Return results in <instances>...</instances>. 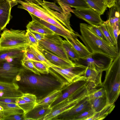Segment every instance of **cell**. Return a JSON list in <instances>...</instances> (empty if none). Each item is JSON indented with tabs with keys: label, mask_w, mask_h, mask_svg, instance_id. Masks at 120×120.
I'll list each match as a JSON object with an SVG mask.
<instances>
[{
	"label": "cell",
	"mask_w": 120,
	"mask_h": 120,
	"mask_svg": "<svg viewBox=\"0 0 120 120\" xmlns=\"http://www.w3.org/2000/svg\"><path fill=\"white\" fill-rule=\"evenodd\" d=\"M89 7L99 13L103 15L107 6L105 0H84Z\"/></svg>",
	"instance_id": "obj_26"
},
{
	"label": "cell",
	"mask_w": 120,
	"mask_h": 120,
	"mask_svg": "<svg viewBox=\"0 0 120 120\" xmlns=\"http://www.w3.org/2000/svg\"><path fill=\"white\" fill-rule=\"evenodd\" d=\"M10 3L11 7L12 8L13 6L18 4L16 2V0H8Z\"/></svg>",
	"instance_id": "obj_49"
},
{
	"label": "cell",
	"mask_w": 120,
	"mask_h": 120,
	"mask_svg": "<svg viewBox=\"0 0 120 120\" xmlns=\"http://www.w3.org/2000/svg\"><path fill=\"white\" fill-rule=\"evenodd\" d=\"M120 25H114L112 27V28L113 35L116 42L117 45V39L118 36L120 34Z\"/></svg>",
	"instance_id": "obj_45"
},
{
	"label": "cell",
	"mask_w": 120,
	"mask_h": 120,
	"mask_svg": "<svg viewBox=\"0 0 120 120\" xmlns=\"http://www.w3.org/2000/svg\"><path fill=\"white\" fill-rule=\"evenodd\" d=\"M21 63L22 66L25 69L30 71L36 74L41 75L40 73L36 68L32 61L30 60L21 61Z\"/></svg>",
	"instance_id": "obj_38"
},
{
	"label": "cell",
	"mask_w": 120,
	"mask_h": 120,
	"mask_svg": "<svg viewBox=\"0 0 120 120\" xmlns=\"http://www.w3.org/2000/svg\"><path fill=\"white\" fill-rule=\"evenodd\" d=\"M62 46L69 58L75 62L80 58L78 53L71 45L66 40H63Z\"/></svg>",
	"instance_id": "obj_28"
},
{
	"label": "cell",
	"mask_w": 120,
	"mask_h": 120,
	"mask_svg": "<svg viewBox=\"0 0 120 120\" xmlns=\"http://www.w3.org/2000/svg\"><path fill=\"white\" fill-rule=\"evenodd\" d=\"M102 86L105 91L107 104L115 103L120 94V52L105 71Z\"/></svg>",
	"instance_id": "obj_3"
},
{
	"label": "cell",
	"mask_w": 120,
	"mask_h": 120,
	"mask_svg": "<svg viewBox=\"0 0 120 120\" xmlns=\"http://www.w3.org/2000/svg\"><path fill=\"white\" fill-rule=\"evenodd\" d=\"M29 3H32L36 4H39L42 1L41 0H23Z\"/></svg>",
	"instance_id": "obj_48"
},
{
	"label": "cell",
	"mask_w": 120,
	"mask_h": 120,
	"mask_svg": "<svg viewBox=\"0 0 120 120\" xmlns=\"http://www.w3.org/2000/svg\"><path fill=\"white\" fill-rule=\"evenodd\" d=\"M95 112L93 109L90 108L75 116L71 120H87L94 115Z\"/></svg>",
	"instance_id": "obj_33"
},
{
	"label": "cell",
	"mask_w": 120,
	"mask_h": 120,
	"mask_svg": "<svg viewBox=\"0 0 120 120\" xmlns=\"http://www.w3.org/2000/svg\"><path fill=\"white\" fill-rule=\"evenodd\" d=\"M30 60L31 61H40L31 52L27 49L24 52L22 61Z\"/></svg>",
	"instance_id": "obj_39"
},
{
	"label": "cell",
	"mask_w": 120,
	"mask_h": 120,
	"mask_svg": "<svg viewBox=\"0 0 120 120\" xmlns=\"http://www.w3.org/2000/svg\"><path fill=\"white\" fill-rule=\"evenodd\" d=\"M27 49L32 53L41 61L46 64L50 67L53 64L49 62L43 55L37 49L36 47L32 45H30Z\"/></svg>",
	"instance_id": "obj_32"
},
{
	"label": "cell",
	"mask_w": 120,
	"mask_h": 120,
	"mask_svg": "<svg viewBox=\"0 0 120 120\" xmlns=\"http://www.w3.org/2000/svg\"><path fill=\"white\" fill-rule=\"evenodd\" d=\"M115 107V103L108 104L99 111L96 112L87 120H101L105 118L112 112Z\"/></svg>",
	"instance_id": "obj_27"
},
{
	"label": "cell",
	"mask_w": 120,
	"mask_h": 120,
	"mask_svg": "<svg viewBox=\"0 0 120 120\" xmlns=\"http://www.w3.org/2000/svg\"><path fill=\"white\" fill-rule=\"evenodd\" d=\"M19 98L5 97L0 96V103H16Z\"/></svg>",
	"instance_id": "obj_44"
},
{
	"label": "cell",
	"mask_w": 120,
	"mask_h": 120,
	"mask_svg": "<svg viewBox=\"0 0 120 120\" xmlns=\"http://www.w3.org/2000/svg\"><path fill=\"white\" fill-rule=\"evenodd\" d=\"M72 11L73 13L77 17L84 20L90 25L98 26L103 22L101 15L90 8H75Z\"/></svg>",
	"instance_id": "obj_10"
},
{
	"label": "cell",
	"mask_w": 120,
	"mask_h": 120,
	"mask_svg": "<svg viewBox=\"0 0 120 120\" xmlns=\"http://www.w3.org/2000/svg\"><path fill=\"white\" fill-rule=\"evenodd\" d=\"M63 40L55 34H45L44 38L39 41L38 46L67 60H70L63 48Z\"/></svg>",
	"instance_id": "obj_7"
},
{
	"label": "cell",
	"mask_w": 120,
	"mask_h": 120,
	"mask_svg": "<svg viewBox=\"0 0 120 120\" xmlns=\"http://www.w3.org/2000/svg\"><path fill=\"white\" fill-rule=\"evenodd\" d=\"M107 7L110 8L116 4L120 5V0H105Z\"/></svg>",
	"instance_id": "obj_46"
},
{
	"label": "cell",
	"mask_w": 120,
	"mask_h": 120,
	"mask_svg": "<svg viewBox=\"0 0 120 120\" xmlns=\"http://www.w3.org/2000/svg\"><path fill=\"white\" fill-rule=\"evenodd\" d=\"M90 108V103L87 97L71 109L58 115L53 119L71 120L75 116Z\"/></svg>",
	"instance_id": "obj_12"
},
{
	"label": "cell",
	"mask_w": 120,
	"mask_h": 120,
	"mask_svg": "<svg viewBox=\"0 0 120 120\" xmlns=\"http://www.w3.org/2000/svg\"><path fill=\"white\" fill-rule=\"evenodd\" d=\"M98 26L107 39L109 43L118 48L114 36L112 28L109 24L107 20L103 21Z\"/></svg>",
	"instance_id": "obj_23"
},
{
	"label": "cell",
	"mask_w": 120,
	"mask_h": 120,
	"mask_svg": "<svg viewBox=\"0 0 120 120\" xmlns=\"http://www.w3.org/2000/svg\"><path fill=\"white\" fill-rule=\"evenodd\" d=\"M24 9L29 13L41 19L45 16L54 18L73 32H75L71 26L70 19L71 16V12L60 13L51 9L43 3L42 1L39 4L32 3L26 2L25 4Z\"/></svg>",
	"instance_id": "obj_4"
},
{
	"label": "cell",
	"mask_w": 120,
	"mask_h": 120,
	"mask_svg": "<svg viewBox=\"0 0 120 120\" xmlns=\"http://www.w3.org/2000/svg\"><path fill=\"white\" fill-rule=\"evenodd\" d=\"M102 72H99L87 67L84 76L87 81L93 83L97 87L102 86Z\"/></svg>",
	"instance_id": "obj_21"
},
{
	"label": "cell",
	"mask_w": 120,
	"mask_h": 120,
	"mask_svg": "<svg viewBox=\"0 0 120 120\" xmlns=\"http://www.w3.org/2000/svg\"><path fill=\"white\" fill-rule=\"evenodd\" d=\"M0 34V49L18 47L27 48L29 46L25 30H10L5 28Z\"/></svg>",
	"instance_id": "obj_5"
},
{
	"label": "cell",
	"mask_w": 120,
	"mask_h": 120,
	"mask_svg": "<svg viewBox=\"0 0 120 120\" xmlns=\"http://www.w3.org/2000/svg\"><path fill=\"white\" fill-rule=\"evenodd\" d=\"M109 8L107 20L109 24L112 27L114 25H120V5L116 4Z\"/></svg>",
	"instance_id": "obj_24"
},
{
	"label": "cell",
	"mask_w": 120,
	"mask_h": 120,
	"mask_svg": "<svg viewBox=\"0 0 120 120\" xmlns=\"http://www.w3.org/2000/svg\"><path fill=\"white\" fill-rule=\"evenodd\" d=\"M1 30L0 29V34H1Z\"/></svg>",
	"instance_id": "obj_53"
},
{
	"label": "cell",
	"mask_w": 120,
	"mask_h": 120,
	"mask_svg": "<svg viewBox=\"0 0 120 120\" xmlns=\"http://www.w3.org/2000/svg\"><path fill=\"white\" fill-rule=\"evenodd\" d=\"M81 35L76 32L83 42L89 52L91 53H98L115 58L118 55V48L112 46L94 34L89 28L88 24L80 23Z\"/></svg>",
	"instance_id": "obj_2"
},
{
	"label": "cell",
	"mask_w": 120,
	"mask_h": 120,
	"mask_svg": "<svg viewBox=\"0 0 120 120\" xmlns=\"http://www.w3.org/2000/svg\"><path fill=\"white\" fill-rule=\"evenodd\" d=\"M50 68L61 75L70 83L72 82L70 72L69 68L64 69L54 64Z\"/></svg>",
	"instance_id": "obj_30"
},
{
	"label": "cell",
	"mask_w": 120,
	"mask_h": 120,
	"mask_svg": "<svg viewBox=\"0 0 120 120\" xmlns=\"http://www.w3.org/2000/svg\"><path fill=\"white\" fill-rule=\"evenodd\" d=\"M34 35L36 39L39 42L44 38L45 34L33 31H30Z\"/></svg>",
	"instance_id": "obj_47"
},
{
	"label": "cell",
	"mask_w": 120,
	"mask_h": 120,
	"mask_svg": "<svg viewBox=\"0 0 120 120\" xmlns=\"http://www.w3.org/2000/svg\"><path fill=\"white\" fill-rule=\"evenodd\" d=\"M63 89L55 90L43 98L37 100L36 105L52 104L62 94Z\"/></svg>",
	"instance_id": "obj_25"
},
{
	"label": "cell",
	"mask_w": 120,
	"mask_h": 120,
	"mask_svg": "<svg viewBox=\"0 0 120 120\" xmlns=\"http://www.w3.org/2000/svg\"><path fill=\"white\" fill-rule=\"evenodd\" d=\"M41 19L65 31L68 32L75 33L70 31L60 22L54 18L44 16Z\"/></svg>",
	"instance_id": "obj_34"
},
{
	"label": "cell",
	"mask_w": 120,
	"mask_h": 120,
	"mask_svg": "<svg viewBox=\"0 0 120 120\" xmlns=\"http://www.w3.org/2000/svg\"><path fill=\"white\" fill-rule=\"evenodd\" d=\"M51 75H41L30 73L23 67V70L16 77L15 81L19 90L23 93L35 95L37 100L45 97L55 90L63 89L69 84L49 69Z\"/></svg>",
	"instance_id": "obj_1"
},
{
	"label": "cell",
	"mask_w": 120,
	"mask_h": 120,
	"mask_svg": "<svg viewBox=\"0 0 120 120\" xmlns=\"http://www.w3.org/2000/svg\"><path fill=\"white\" fill-rule=\"evenodd\" d=\"M114 58L98 53H92L89 56L80 58L75 63L81 64L99 72L106 71Z\"/></svg>",
	"instance_id": "obj_6"
},
{
	"label": "cell",
	"mask_w": 120,
	"mask_h": 120,
	"mask_svg": "<svg viewBox=\"0 0 120 120\" xmlns=\"http://www.w3.org/2000/svg\"><path fill=\"white\" fill-rule=\"evenodd\" d=\"M51 105H36L31 110L24 114L25 120H42L51 111Z\"/></svg>",
	"instance_id": "obj_14"
},
{
	"label": "cell",
	"mask_w": 120,
	"mask_h": 120,
	"mask_svg": "<svg viewBox=\"0 0 120 120\" xmlns=\"http://www.w3.org/2000/svg\"><path fill=\"white\" fill-rule=\"evenodd\" d=\"M3 95V93L0 91V96H2Z\"/></svg>",
	"instance_id": "obj_51"
},
{
	"label": "cell",
	"mask_w": 120,
	"mask_h": 120,
	"mask_svg": "<svg viewBox=\"0 0 120 120\" xmlns=\"http://www.w3.org/2000/svg\"><path fill=\"white\" fill-rule=\"evenodd\" d=\"M0 118H1V120H1V112H0Z\"/></svg>",
	"instance_id": "obj_52"
},
{
	"label": "cell",
	"mask_w": 120,
	"mask_h": 120,
	"mask_svg": "<svg viewBox=\"0 0 120 120\" xmlns=\"http://www.w3.org/2000/svg\"><path fill=\"white\" fill-rule=\"evenodd\" d=\"M22 60L18 59L11 61L5 59L0 61V81L15 82L16 76L23 69Z\"/></svg>",
	"instance_id": "obj_8"
},
{
	"label": "cell",
	"mask_w": 120,
	"mask_h": 120,
	"mask_svg": "<svg viewBox=\"0 0 120 120\" xmlns=\"http://www.w3.org/2000/svg\"><path fill=\"white\" fill-rule=\"evenodd\" d=\"M0 120H1V118H0Z\"/></svg>",
	"instance_id": "obj_54"
},
{
	"label": "cell",
	"mask_w": 120,
	"mask_h": 120,
	"mask_svg": "<svg viewBox=\"0 0 120 120\" xmlns=\"http://www.w3.org/2000/svg\"><path fill=\"white\" fill-rule=\"evenodd\" d=\"M88 81L80 80L70 83L63 88L62 95L51 105L52 108L65 100L74 97L82 91L87 86Z\"/></svg>",
	"instance_id": "obj_9"
},
{
	"label": "cell",
	"mask_w": 120,
	"mask_h": 120,
	"mask_svg": "<svg viewBox=\"0 0 120 120\" xmlns=\"http://www.w3.org/2000/svg\"><path fill=\"white\" fill-rule=\"evenodd\" d=\"M26 35L29 46L32 45L36 47L38 45V42L34 35L29 31L26 30Z\"/></svg>",
	"instance_id": "obj_40"
},
{
	"label": "cell",
	"mask_w": 120,
	"mask_h": 120,
	"mask_svg": "<svg viewBox=\"0 0 120 120\" xmlns=\"http://www.w3.org/2000/svg\"><path fill=\"white\" fill-rule=\"evenodd\" d=\"M105 96L106 93L105 89L103 87H101L100 88H96L93 90L88 94L87 97L89 100H90Z\"/></svg>",
	"instance_id": "obj_36"
},
{
	"label": "cell",
	"mask_w": 120,
	"mask_h": 120,
	"mask_svg": "<svg viewBox=\"0 0 120 120\" xmlns=\"http://www.w3.org/2000/svg\"><path fill=\"white\" fill-rule=\"evenodd\" d=\"M25 120L24 114L10 115L4 118L3 120Z\"/></svg>",
	"instance_id": "obj_43"
},
{
	"label": "cell",
	"mask_w": 120,
	"mask_h": 120,
	"mask_svg": "<svg viewBox=\"0 0 120 120\" xmlns=\"http://www.w3.org/2000/svg\"><path fill=\"white\" fill-rule=\"evenodd\" d=\"M20 99L26 101L32 102L37 103V98L36 96L32 94L24 93L22 96L19 98Z\"/></svg>",
	"instance_id": "obj_41"
},
{
	"label": "cell",
	"mask_w": 120,
	"mask_h": 120,
	"mask_svg": "<svg viewBox=\"0 0 120 120\" xmlns=\"http://www.w3.org/2000/svg\"><path fill=\"white\" fill-rule=\"evenodd\" d=\"M43 1L44 4L50 8L56 10L61 13H64L61 7L57 6L55 3L50 2L45 0Z\"/></svg>",
	"instance_id": "obj_42"
},
{
	"label": "cell",
	"mask_w": 120,
	"mask_h": 120,
	"mask_svg": "<svg viewBox=\"0 0 120 120\" xmlns=\"http://www.w3.org/2000/svg\"><path fill=\"white\" fill-rule=\"evenodd\" d=\"M0 105L3 108V110L0 111L1 120L10 115L24 114L23 110L16 103H0Z\"/></svg>",
	"instance_id": "obj_19"
},
{
	"label": "cell",
	"mask_w": 120,
	"mask_h": 120,
	"mask_svg": "<svg viewBox=\"0 0 120 120\" xmlns=\"http://www.w3.org/2000/svg\"><path fill=\"white\" fill-rule=\"evenodd\" d=\"M89 101L91 108L96 112L99 111L108 104L106 96L92 99Z\"/></svg>",
	"instance_id": "obj_29"
},
{
	"label": "cell",
	"mask_w": 120,
	"mask_h": 120,
	"mask_svg": "<svg viewBox=\"0 0 120 120\" xmlns=\"http://www.w3.org/2000/svg\"><path fill=\"white\" fill-rule=\"evenodd\" d=\"M77 36H74L72 39H65L72 46L79 54L80 58L86 57L92 53L88 51L86 46L77 38Z\"/></svg>",
	"instance_id": "obj_20"
},
{
	"label": "cell",
	"mask_w": 120,
	"mask_h": 120,
	"mask_svg": "<svg viewBox=\"0 0 120 120\" xmlns=\"http://www.w3.org/2000/svg\"><path fill=\"white\" fill-rule=\"evenodd\" d=\"M4 109L3 107L0 105V111H2Z\"/></svg>",
	"instance_id": "obj_50"
},
{
	"label": "cell",
	"mask_w": 120,
	"mask_h": 120,
	"mask_svg": "<svg viewBox=\"0 0 120 120\" xmlns=\"http://www.w3.org/2000/svg\"><path fill=\"white\" fill-rule=\"evenodd\" d=\"M34 66L40 73L47 74L50 72V67L43 62L38 61H32Z\"/></svg>",
	"instance_id": "obj_35"
},
{
	"label": "cell",
	"mask_w": 120,
	"mask_h": 120,
	"mask_svg": "<svg viewBox=\"0 0 120 120\" xmlns=\"http://www.w3.org/2000/svg\"><path fill=\"white\" fill-rule=\"evenodd\" d=\"M88 26L90 30L96 35L109 43L107 39L98 25L93 26L88 25Z\"/></svg>",
	"instance_id": "obj_37"
},
{
	"label": "cell",
	"mask_w": 120,
	"mask_h": 120,
	"mask_svg": "<svg viewBox=\"0 0 120 120\" xmlns=\"http://www.w3.org/2000/svg\"><path fill=\"white\" fill-rule=\"evenodd\" d=\"M0 91L3 93L2 97H5L19 98L23 93L15 82L9 83L0 81Z\"/></svg>",
	"instance_id": "obj_15"
},
{
	"label": "cell",
	"mask_w": 120,
	"mask_h": 120,
	"mask_svg": "<svg viewBox=\"0 0 120 120\" xmlns=\"http://www.w3.org/2000/svg\"><path fill=\"white\" fill-rule=\"evenodd\" d=\"M86 97H82L73 100L66 99L58 105L51 108L52 110L42 120H53L63 113L71 109L80 101Z\"/></svg>",
	"instance_id": "obj_11"
},
{
	"label": "cell",
	"mask_w": 120,
	"mask_h": 120,
	"mask_svg": "<svg viewBox=\"0 0 120 120\" xmlns=\"http://www.w3.org/2000/svg\"><path fill=\"white\" fill-rule=\"evenodd\" d=\"M37 103L29 102L19 98L16 103L23 110L25 114L33 109Z\"/></svg>",
	"instance_id": "obj_31"
},
{
	"label": "cell",
	"mask_w": 120,
	"mask_h": 120,
	"mask_svg": "<svg viewBox=\"0 0 120 120\" xmlns=\"http://www.w3.org/2000/svg\"><path fill=\"white\" fill-rule=\"evenodd\" d=\"M36 48L49 62L59 67L66 69L74 66L76 64L71 60H65L38 46Z\"/></svg>",
	"instance_id": "obj_13"
},
{
	"label": "cell",
	"mask_w": 120,
	"mask_h": 120,
	"mask_svg": "<svg viewBox=\"0 0 120 120\" xmlns=\"http://www.w3.org/2000/svg\"><path fill=\"white\" fill-rule=\"evenodd\" d=\"M63 12H72L71 8H90L84 0H56Z\"/></svg>",
	"instance_id": "obj_16"
},
{
	"label": "cell",
	"mask_w": 120,
	"mask_h": 120,
	"mask_svg": "<svg viewBox=\"0 0 120 120\" xmlns=\"http://www.w3.org/2000/svg\"><path fill=\"white\" fill-rule=\"evenodd\" d=\"M29 13L32 19H35L39 21L52 31L55 33L63 37L65 39L67 38L72 39L74 37L77 36V34L75 32V33H71L65 31L32 14L30 13Z\"/></svg>",
	"instance_id": "obj_18"
},
{
	"label": "cell",
	"mask_w": 120,
	"mask_h": 120,
	"mask_svg": "<svg viewBox=\"0 0 120 120\" xmlns=\"http://www.w3.org/2000/svg\"><path fill=\"white\" fill-rule=\"evenodd\" d=\"M27 48L18 47L0 49V61L9 58L22 59L24 52Z\"/></svg>",
	"instance_id": "obj_17"
},
{
	"label": "cell",
	"mask_w": 120,
	"mask_h": 120,
	"mask_svg": "<svg viewBox=\"0 0 120 120\" xmlns=\"http://www.w3.org/2000/svg\"><path fill=\"white\" fill-rule=\"evenodd\" d=\"M26 30L44 34H47L55 33L39 21L32 19L26 26Z\"/></svg>",
	"instance_id": "obj_22"
}]
</instances>
